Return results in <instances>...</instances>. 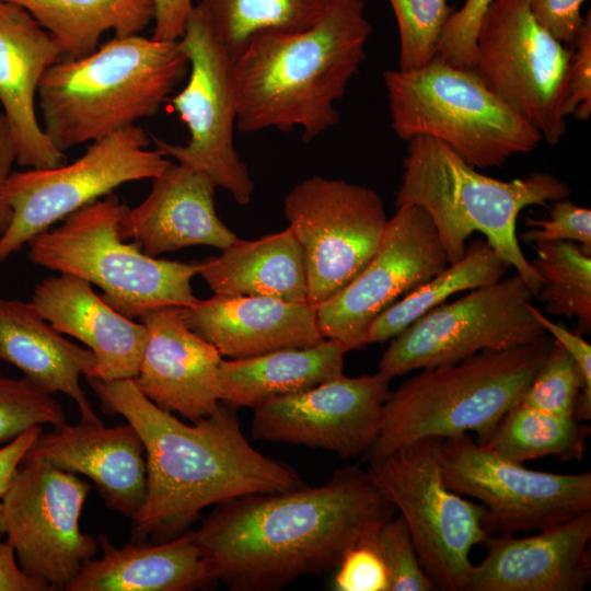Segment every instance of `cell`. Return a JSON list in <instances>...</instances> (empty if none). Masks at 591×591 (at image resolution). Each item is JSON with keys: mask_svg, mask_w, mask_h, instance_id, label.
Returning a JSON list of instances; mask_svg holds the SVG:
<instances>
[{"mask_svg": "<svg viewBox=\"0 0 591 591\" xmlns=\"http://www.w3.org/2000/svg\"><path fill=\"white\" fill-rule=\"evenodd\" d=\"M396 512L368 471L347 466L318 486L218 503L192 534L216 582L232 591H274L336 568L348 548Z\"/></svg>", "mask_w": 591, "mask_h": 591, "instance_id": "1", "label": "cell"}, {"mask_svg": "<svg viewBox=\"0 0 591 591\" xmlns=\"http://www.w3.org/2000/svg\"><path fill=\"white\" fill-rule=\"evenodd\" d=\"M86 381L104 410L121 415L144 445L147 496L132 519V541H166L209 506L305 485L293 467L252 447L235 409L221 402L187 425L147 398L132 379Z\"/></svg>", "mask_w": 591, "mask_h": 591, "instance_id": "2", "label": "cell"}, {"mask_svg": "<svg viewBox=\"0 0 591 591\" xmlns=\"http://www.w3.org/2000/svg\"><path fill=\"white\" fill-rule=\"evenodd\" d=\"M371 32L363 0H332L305 30L252 37L233 60L236 128H299L310 141L336 126L335 103L359 72Z\"/></svg>", "mask_w": 591, "mask_h": 591, "instance_id": "3", "label": "cell"}, {"mask_svg": "<svg viewBox=\"0 0 591 591\" xmlns=\"http://www.w3.org/2000/svg\"><path fill=\"white\" fill-rule=\"evenodd\" d=\"M187 70L179 39L114 36L45 72L37 92L42 127L61 152L95 141L157 114Z\"/></svg>", "mask_w": 591, "mask_h": 591, "instance_id": "4", "label": "cell"}, {"mask_svg": "<svg viewBox=\"0 0 591 591\" xmlns=\"http://www.w3.org/2000/svg\"><path fill=\"white\" fill-rule=\"evenodd\" d=\"M569 195V186L549 173L497 179L479 173L444 142L417 136L408 140L395 206H417L429 216L449 264L464 256L474 232L484 234L537 297L541 279L519 244L517 220L526 207H547Z\"/></svg>", "mask_w": 591, "mask_h": 591, "instance_id": "5", "label": "cell"}, {"mask_svg": "<svg viewBox=\"0 0 591 591\" xmlns=\"http://www.w3.org/2000/svg\"><path fill=\"white\" fill-rule=\"evenodd\" d=\"M553 338L505 350H484L451 364L421 369L390 392L376 440L364 460L425 438L470 432L483 443L517 405L546 358Z\"/></svg>", "mask_w": 591, "mask_h": 591, "instance_id": "6", "label": "cell"}, {"mask_svg": "<svg viewBox=\"0 0 591 591\" xmlns=\"http://www.w3.org/2000/svg\"><path fill=\"white\" fill-rule=\"evenodd\" d=\"M391 127L403 140L436 138L476 169L533 152L541 132L496 96L473 69L438 57L412 70H386Z\"/></svg>", "mask_w": 591, "mask_h": 591, "instance_id": "7", "label": "cell"}, {"mask_svg": "<svg viewBox=\"0 0 591 591\" xmlns=\"http://www.w3.org/2000/svg\"><path fill=\"white\" fill-rule=\"evenodd\" d=\"M126 207L114 193L85 205L59 227L33 237L28 259L97 286L103 300L129 318L194 305L198 299L192 279L199 274L200 260L159 259L121 240L118 225Z\"/></svg>", "mask_w": 591, "mask_h": 591, "instance_id": "8", "label": "cell"}, {"mask_svg": "<svg viewBox=\"0 0 591 591\" xmlns=\"http://www.w3.org/2000/svg\"><path fill=\"white\" fill-rule=\"evenodd\" d=\"M440 438H425L369 460L368 472L404 519L419 560L437 590L461 591L473 564L470 553L489 534L485 508L444 483Z\"/></svg>", "mask_w": 591, "mask_h": 591, "instance_id": "9", "label": "cell"}, {"mask_svg": "<svg viewBox=\"0 0 591 591\" xmlns=\"http://www.w3.org/2000/svg\"><path fill=\"white\" fill-rule=\"evenodd\" d=\"M149 144L146 131L134 125L92 141L71 163L11 172L5 196L12 219L0 236V262L54 223L120 185L159 176L172 162Z\"/></svg>", "mask_w": 591, "mask_h": 591, "instance_id": "10", "label": "cell"}, {"mask_svg": "<svg viewBox=\"0 0 591 591\" xmlns=\"http://www.w3.org/2000/svg\"><path fill=\"white\" fill-rule=\"evenodd\" d=\"M571 54L536 21L530 0H493L477 30L473 70L555 146L567 126L563 106Z\"/></svg>", "mask_w": 591, "mask_h": 591, "instance_id": "11", "label": "cell"}, {"mask_svg": "<svg viewBox=\"0 0 591 591\" xmlns=\"http://www.w3.org/2000/svg\"><path fill=\"white\" fill-rule=\"evenodd\" d=\"M445 485L485 508L489 535L540 531L591 510V473L530 470L480 444L470 433L441 439Z\"/></svg>", "mask_w": 591, "mask_h": 591, "instance_id": "12", "label": "cell"}, {"mask_svg": "<svg viewBox=\"0 0 591 591\" xmlns=\"http://www.w3.org/2000/svg\"><path fill=\"white\" fill-rule=\"evenodd\" d=\"M90 485L27 451L0 498L3 535L21 569L51 590H66L99 540L82 533L80 515Z\"/></svg>", "mask_w": 591, "mask_h": 591, "instance_id": "13", "label": "cell"}, {"mask_svg": "<svg viewBox=\"0 0 591 591\" xmlns=\"http://www.w3.org/2000/svg\"><path fill=\"white\" fill-rule=\"evenodd\" d=\"M533 294L515 273L471 290L417 318L382 355L379 371L390 379L451 364L484 350L531 344L547 333L532 313Z\"/></svg>", "mask_w": 591, "mask_h": 591, "instance_id": "14", "label": "cell"}, {"mask_svg": "<svg viewBox=\"0 0 591 591\" xmlns=\"http://www.w3.org/2000/svg\"><path fill=\"white\" fill-rule=\"evenodd\" d=\"M179 44L188 60L189 77L169 101L189 137L185 144L153 138L155 147L179 164L206 174L239 205H247L255 184L234 146L237 114L233 59L195 7Z\"/></svg>", "mask_w": 591, "mask_h": 591, "instance_id": "15", "label": "cell"}, {"mask_svg": "<svg viewBox=\"0 0 591 591\" xmlns=\"http://www.w3.org/2000/svg\"><path fill=\"white\" fill-rule=\"evenodd\" d=\"M283 212L302 250L308 302L314 306L368 264L389 221L383 200L372 188L318 175L287 194Z\"/></svg>", "mask_w": 591, "mask_h": 591, "instance_id": "16", "label": "cell"}, {"mask_svg": "<svg viewBox=\"0 0 591 591\" xmlns=\"http://www.w3.org/2000/svg\"><path fill=\"white\" fill-rule=\"evenodd\" d=\"M368 264L340 290L315 305L324 338L354 350L367 345L370 323L449 264L429 216L417 206L396 208Z\"/></svg>", "mask_w": 591, "mask_h": 591, "instance_id": "17", "label": "cell"}, {"mask_svg": "<svg viewBox=\"0 0 591 591\" xmlns=\"http://www.w3.org/2000/svg\"><path fill=\"white\" fill-rule=\"evenodd\" d=\"M392 379L344 373L308 390L268 399L253 409L254 440L364 456L378 438Z\"/></svg>", "mask_w": 591, "mask_h": 591, "instance_id": "18", "label": "cell"}, {"mask_svg": "<svg viewBox=\"0 0 591 591\" xmlns=\"http://www.w3.org/2000/svg\"><path fill=\"white\" fill-rule=\"evenodd\" d=\"M591 510L534 535H489L461 591H582L591 580Z\"/></svg>", "mask_w": 591, "mask_h": 591, "instance_id": "19", "label": "cell"}, {"mask_svg": "<svg viewBox=\"0 0 591 591\" xmlns=\"http://www.w3.org/2000/svg\"><path fill=\"white\" fill-rule=\"evenodd\" d=\"M148 339L134 380L139 391L166 412L192 422L211 415L220 404L218 349L193 332L181 308H162L140 317Z\"/></svg>", "mask_w": 591, "mask_h": 591, "instance_id": "20", "label": "cell"}, {"mask_svg": "<svg viewBox=\"0 0 591 591\" xmlns=\"http://www.w3.org/2000/svg\"><path fill=\"white\" fill-rule=\"evenodd\" d=\"M61 58L57 43L26 10L0 0V104L22 166L50 169L67 160L39 125L35 107L45 72Z\"/></svg>", "mask_w": 591, "mask_h": 591, "instance_id": "21", "label": "cell"}, {"mask_svg": "<svg viewBox=\"0 0 591 591\" xmlns=\"http://www.w3.org/2000/svg\"><path fill=\"white\" fill-rule=\"evenodd\" d=\"M216 187L206 174L171 163L140 205L125 208L120 239L153 257L195 245L227 248L239 237L216 211Z\"/></svg>", "mask_w": 591, "mask_h": 591, "instance_id": "22", "label": "cell"}, {"mask_svg": "<svg viewBox=\"0 0 591 591\" xmlns=\"http://www.w3.org/2000/svg\"><path fill=\"white\" fill-rule=\"evenodd\" d=\"M30 302L59 333L80 340L93 352L95 366L85 378H136L148 339L147 326L113 309L89 281L58 273L35 287Z\"/></svg>", "mask_w": 591, "mask_h": 591, "instance_id": "23", "label": "cell"}, {"mask_svg": "<svg viewBox=\"0 0 591 591\" xmlns=\"http://www.w3.org/2000/svg\"><path fill=\"white\" fill-rule=\"evenodd\" d=\"M30 451L55 467L83 474L96 486L107 508L134 519L147 496L143 442L129 424L67 422L42 433Z\"/></svg>", "mask_w": 591, "mask_h": 591, "instance_id": "24", "label": "cell"}, {"mask_svg": "<svg viewBox=\"0 0 591 591\" xmlns=\"http://www.w3.org/2000/svg\"><path fill=\"white\" fill-rule=\"evenodd\" d=\"M181 312L185 324L228 359L308 347L324 339L310 303L213 294Z\"/></svg>", "mask_w": 591, "mask_h": 591, "instance_id": "25", "label": "cell"}, {"mask_svg": "<svg viewBox=\"0 0 591 591\" xmlns=\"http://www.w3.org/2000/svg\"><path fill=\"white\" fill-rule=\"evenodd\" d=\"M102 556L89 559L66 591H192L217 583L192 532L157 544L130 541L116 547L99 535Z\"/></svg>", "mask_w": 591, "mask_h": 591, "instance_id": "26", "label": "cell"}, {"mask_svg": "<svg viewBox=\"0 0 591 591\" xmlns=\"http://www.w3.org/2000/svg\"><path fill=\"white\" fill-rule=\"evenodd\" d=\"M0 360L42 390L68 395L77 403L81 420L102 422L79 381L95 366L93 352L66 338L31 302L0 297Z\"/></svg>", "mask_w": 591, "mask_h": 591, "instance_id": "27", "label": "cell"}, {"mask_svg": "<svg viewBox=\"0 0 591 591\" xmlns=\"http://www.w3.org/2000/svg\"><path fill=\"white\" fill-rule=\"evenodd\" d=\"M198 275L213 294L309 303L302 250L289 227L257 240L237 239L220 255L200 260Z\"/></svg>", "mask_w": 591, "mask_h": 591, "instance_id": "28", "label": "cell"}, {"mask_svg": "<svg viewBox=\"0 0 591 591\" xmlns=\"http://www.w3.org/2000/svg\"><path fill=\"white\" fill-rule=\"evenodd\" d=\"M349 349L335 339L285 348L243 359H222L220 402L229 407L254 408L283 395L313 387L343 372Z\"/></svg>", "mask_w": 591, "mask_h": 591, "instance_id": "29", "label": "cell"}, {"mask_svg": "<svg viewBox=\"0 0 591 591\" xmlns=\"http://www.w3.org/2000/svg\"><path fill=\"white\" fill-rule=\"evenodd\" d=\"M47 31L63 57L93 53L103 34L138 35L154 16L153 0H7Z\"/></svg>", "mask_w": 591, "mask_h": 591, "instance_id": "30", "label": "cell"}, {"mask_svg": "<svg viewBox=\"0 0 591 591\" xmlns=\"http://www.w3.org/2000/svg\"><path fill=\"white\" fill-rule=\"evenodd\" d=\"M511 268L486 241L466 246L464 256L381 312L368 326L367 344L394 338L451 296L499 281Z\"/></svg>", "mask_w": 591, "mask_h": 591, "instance_id": "31", "label": "cell"}, {"mask_svg": "<svg viewBox=\"0 0 591 591\" xmlns=\"http://www.w3.org/2000/svg\"><path fill=\"white\" fill-rule=\"evenodd\" d=\"M332 0H196L195 8L234 58L264 32H298L313 25Z\"/></svg>", "mask_w": 591, "mask_h": 591, "instance_id": "32", "label": "cell"}, {"mask_svg": "<svg viewBox=\"0 0 591 591\" xmlns=\"http://www.w3.org/2000/svg\"><path fill=\"white\" fill-rule=\"evenodd\" d=\"M591 427L573 416H559L514 405L480 443L501 456L523 463L545 456L581 460Z\"/></svg>", "mask_w": 591, "mask_h": 591, "instance_id": "33", "label": "cell"}, {"mask_svg": "<svg viewBox=\"0 0 591 591\" xmlns=\"http://www.w3.org/2000/svg\"><path fill=\"white\" fill-rule=\"evenodd\" d=\"M530 263L541 279L537 297L548 313L576 317L580 333L591 329V252L572 241L535 244Z\"/></svg>", "mask_w": 591, "mask_h": 591, "instance_id": "34", "label": "cell"}, {"mask_svg": "<svg viewBox=\"0 0 591 591\" xmlns=\"http://www.w3.org/2000/svg\"><path fill=\"white\" fill-rule=\"evenodd\" d=\"M518 404L588 421L591 419V386L570 355L553 339L546 358Z\"/></svg>", "mask_w": 591, "mask_h": 591, "instance_id": "35", "label": "cell"}, {"mask_svg": "<svg viewBox=\"0 0 591 591\" xmlns=\"http://www.w3.org/2000/svg\"><path fill=\"white\" fill-rule=\"evenodd\" d=\"M398 36V69L412 70L430 62L447 22L454 12L448 0H389Z\"/></svg>", "mask_w": 591, "mask_h": 591, "instance_id": "36", "label": "cell"}, {"mask_svg": "<svg viewBox=\"0 0 591 591\" xmlns=\"http://www.w3.org/2000/svg\"><path fill=\"white\" fill-rule=\"evenodd\" d=\"M66 424L61 405L50 393L26 378L0 375V444H5L34 426Z\"/></svg>", "mask_w": 591, "mask_h": 591, "instance_id": "37", "label": "cell"}, {"mask_svg": "<svg viewBox=\"0 0 591 591\" xmlns=\"http://www.w3.org/2000/svg\"><path fill=\"white\" fill-rule=\"evenodd\" d=\"M376 538L389 576V591L437 590L419 560L401 514L386 520L380 526Z\"/></svg>", "mask_w": 591, "mask_h": 591, "instance_id": "38", "label": "cell"}, {"mask_svg": "<svg viewBox=\"0 0 591 591\" xmlns=\"http://www.w3.org/2000/svg\"><path fill=\"white\" fill-rule=\"evenodd\" d=\"M378 531L346 551L336 567L334 590L389 591V576L378 545Z\"/></svg>", "mask_w": 591, "mask_h": 591, "instance_id": "39", "label": "cell"}, {"mask_svg": "<svg viewBox=\"0 0 591 591\" xmlns=\"http://www.w3.org/2000/svg\"><path fill=\"white\" fill-rule=\"evenodd\" d=\"M531 229L521 234L528 244L572 241L591 252V211L568 198L552 202L547 219H526Z\"/></svg>", "mask_w": 591, "mask_h": 591, "instance_id": "40", "label": "cell"}, {"mask_svg": "<svg viewBox=\"0 0 591 591\" xmlns=\"http://www.w3.org/2000/svg\"><path fill=\"white\" fill-rule=\"evenodd\" d=\"M493 0H466L447 22L436 57L460 68L473 69L476 34L480 20Z\"/></svg>", "mask_w": 591, "mask_h": 591, "instance_id": "41", "label": "cell"}, {"mask_svg": "<svg viewBox=\"0 0 591 591\" xmlns=\"http://www.w3.org/2000/svg\"><path fill=\"white\" fill-rule=\"evenodd\" d=\"M564 100V115L578 120H588L591 115V13L584 15L583 23L572 43Z\"/></svg>", "mask_w": 591, "mask_h": 591, "instance_id": "42", "label": "cell"}, {"mask_svg": "<svg viewBox=\"0 0 591 591\" xmlns=\"http://www.w3.org/2000/svg\"><path fill=\"white\" fill-rule=\"evenodd\" d=\"M587 0H530L536 21L557 40L565 45L573 43L584 16L582 4Z\"/></svg>", "mask_w": 591, "mask_h": 591, "instance_id": "43", "label": "cell"}, {"mask_svg": "<svg viewBox=\"0 0 591 591\" xmlns=\"http://www.w3.org/2000/svg\"><path fill=\"white\" fill-rule=\"evenodd\" d=\"M532 313L546 331L575 360L579 367L586 383L591 386V346L581 336L580 332H572L561 324L552 322L533 304Z\"/></svg>", "mask_w": 591, "mask_h": 591, "instance_id": "44", "label": "cell"}, {"mask_svg": "<svg viewBox=\"0 0 591 591\" xmlns=\"http://www.w3.org/2000/svg\"><path fill=\"white\" fill-rule=\"evenodd\" d=\"M153 35L161 40H178L196 0H153Z\"/></svg>", "mask_w": 591, "mask_h": 591, "instance_id": "45", "label": "cell"}, {"mask_svg": "<svg viewBox=\"0 0 591 591\" xmlns=\"http://www.w3.org/2000/svg\"><path fill=\"white\" fill-rule=\"evenodd\" d=\"M0 534V591H53L51 588L27 576L19 566L14 549Z\"/></svg>", "mask_w": 591, "mask_h": 591, "instance_id": "46", "label": "cell"}, {"mask_svg": "<svg viewBox=\"0 0 591 591\" xmlns=\"http://www.w3.org/2000/svg\"><path fill=\"white\" fill-rule=\"evenodd\" d=\"M43 433L42 426H34L0 448V498L26 452Z\"/></svg>", "mask_w": 591, "mask_h": 591, "instance_id": "47", "label": "cell"}, {"mask_svg": "<svg viewBox=\"0 0 591 591\" xmlns=\"http://www.w3.org/2000/svg\"><path fill=\"white\" fill-rule=\"evenodd\" d=\"M16 162L15 150L7 120L0 112V236L8 229L12 210L5 196V184Z\"/></svg>", "mask_w": 591, "mask_h": 591, "instance_id": "48", "label": "cell"}, {"mask_svg": "<svg viewBox=\"0 0 591 591\" xmlns=\"http://www.w3.org/2000/svg\"><path fill=\"white\" fill-rule=\"evenodd\" d=\"M0 534L3 535V525H2V518H1V500H0Z\"/></svg>", "mask_w": 591, "mask_h": 591, "instance_id": "49", "label": "cell"}, {"mask_svg": "<svg viewBox=\"0 0 591 591\" xmlns=\"http://www.w3.org/2000/svg\"><path fill=\"white\" fill-rule=\"evenodd\" d=\"M0 375H1V373H0Z\"/></svg>", "mask_w": 591, "mask_h": 591, "instance_id": "50", "label": "cell"}]
</instances>
